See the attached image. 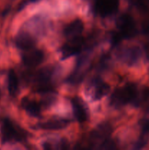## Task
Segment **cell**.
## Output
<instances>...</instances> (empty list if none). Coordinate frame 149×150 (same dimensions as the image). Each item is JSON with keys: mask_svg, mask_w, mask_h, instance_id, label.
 I'll return each instance as SVG.
<instances>
[{"mask_svg": "<svg viewBox=\"0 0 149 150\" xmlns=\"http://www.w3.org/2000/svg\"><path fill=\"white\" fill-rule=\"evenodd\" d=\"M139 93L137 86L128 83L114 91L110 97V104L114 107H121L129 103L139 102Z\"/></svg>", "mask_w": 149, "mask_h": 150, "instance_id": "obj_1", "label": "cell"}, {"mask_svg": "<svg viewBox=\"0 0 149 150\" xmlns=\"http://www.w3.org/2000/svg\"><path fill=\"white\" fill-rule=\"evenodd\" d=\"M1 135L3 143L22 142L26 137V133L8 119L2 121Z\"/></svg>", "mask_w": 149, "mask_h": 150, "instance_id": "obj_2", "label": "cell"}, {"mask_svg": "<svg viewBox=\"0 0 149 150\" xmlns=\"http://www.w3.org/2000/svg\"><path fill=\"white\" fill-rule=\"evenodd\" d=\"M116 26L124 39H131L137 35V25L130 15L124 13L117 18Z\"/></svg>", "mask_w": 149, "mask_h": 150, "instance_id": "obj_3", "label": "cell"}, {"mask_svg": "<svg viewBox=\"0 0 149 150\" xmlns=\"http://www.w3.org/2000/svg\"><path fill=\"white\" fill-rule=\"evenodd\" d=\"M116 54L120 61L129 66H133L140 61L142 57V51L137 45L124 46L119 48Z\"/></svg>", "mask_w": 149, "mask_h": 150, "instance_id": "obj_4", "label": "cell"}, {"mask_svg": "<svg viewBox=\"0 0 149 150\" xmlns=\"http://www.w3.org/2000/svg\"><path fill=\"white\" fill-rule=\"evenodd\" d=\"M118 5V0H95L94 9L99 16L106 17L116 13Z\"/></svg>", "mask_w": 149, "mask_h": 150, "instance_id": "obj_5", "label": "cell"}, {"mask_svg": "<svg viewBox=\"0 0 149 150\" xmlns=\"http://www.w3.org/2000/svg\"><path fill=\"white\" fill-rule=\"evenodd\" d=\"M83 45L84 40L80 36L69 39L68 42L64 44L61 50L62 59H65L80 53Z\"/></svg>", "mask_w": 149, "mask_h": 150, "instance_id": "obj_6", "label": "cell"}, {"mask_svg": "<svg viewBox=\"0 0 149 150\" xmlns=\"http://www.w3.org/2000/svg\"><path fill=\"white\" fill-rule=\"evenodd\" d=\"M44 57L45 54L41 50L32 48L25 51V53L22 55V60L25 65L33 67L40 64L44 60Z\"/></svg>", "mask_w": 149, "mask_h": 150, "instance_id": "obj_7", "label": "cell"}, {"mask_svg": "<svg viewBox=\"0 0 149 150\" xmlns=\"http://www.w3.org/2000/svg\"><path fill=\"white\" fill-rule=\"evenodd\" d=\"M71 103L76 120L81 123L86 122L88 119V112L86 106L83 100L77 97H75L71 100Z\"/></svg>", "mask_w": 149, "mask_h": 150, "instance_id": "obj_8", "label": "cell"}, {"mask_svg": "<svg viewBox=\"0 0 149 150\" xmlns=\"http://www.w3.org/2000/svg\"><path fill=\"white\" fill-rule=\"evenodd\" d=\"M68 125L69 121L67 120L61 118H54L44 122L39 123L37 127L42 130H56L65 128Z\"/></svg>", "mask_w": 149, "mask_h": 150, "instance_id": "obj_9", "label": "cell"}, {"mask_svg": "<svg viewBox=\"0 0 149 150\" xmlns=\"http://www.w3.org/2000/svg\"><path fill=\"white\" fill-rule=\"evenodd\" d=\"M83 23L80 19H76L69 23L64 29V34L69 39L80 37L83 30Z\"/></svg>", "mask_w": 149, "mask_h": 150, "instance_id": "obj_10", "label": "cell"}, {"mask_svg": "<svg viewBox=\"0 0 149 150\" xmlns=\"http://www.w3.org/2000/svg\"><path fill=\"white\" fill-rule=\"evenodd\" d=\"M15 44L20 49L27 51L32 49L34 46L35 40L30 34L27 32H21L16 37Z\"/></svg>", "mask_w": 149, "mask_h": 150, "instance_id": "obj_11", "label": "cell"}, {"mask_svg": "<svg viewBox=\"0 0 149 150\" xmlns=\"http://www.w3.org/2000/svg\"><path fill=\"white\" fill-rule=\"evenodd\" d=\"M21 106L29 114L34 117H38L41 114L40 104L27 98H24L21 100Z\"/></svg>", "mask_w": 149, "mask_h": 150, "instance_id": "obj_12", "label": "cell"}, {"mask_svg": "<svg viewBox=\"0 0 149 150\" xmlns=\"http://www.w3.org/2000/svg\"><path fill=\"white\" fill-rule=\"evenodd\" d=\"M91 86L93 87V98L94 100H99L110 92V86L105 82L102 81L99 79L93 80Z\"/></svg>", "mask_w": 149, "mask_h": 150, "instance_id": "obj_13", "label": "cell"}, {"mask_svg": "<svg viewBox=\"0 0 149 150\" xmlns=\"http://www.w3.org/2000/svg\"><path fill=\"white\" fill-rule=\"evenodd\" d=\"M110 133V127L108 125L103 124L102 125L99 126L96 130H93L91 133L90 139L92 142H97L108 137Z\"/></svg>", "mask_w": 149, "mask_h": 150, "instance_id": "obj_14", "label": "cell"}, {"mask_svg": "<svg viewBox=\"0 0 149 150\" xmlns=\"http://www.w3.org/2000/svg\"><path fill=\"white\" fill-rule=\"evenodd\" d=\"M7 85H8V91L10 95L15 96L18 90V79L15 72L12 69L9 70Z\"/></svg>", "mask_w": 149, "mask_h": 150, "instance_id": "obj_15", "label": "cell"}, {"mask_svg": "<svg viewBox=\"0 0 149 150\" xmlns=\"http://www.w3.org/2000/svg\"><path fill=\"white\" fill-rule=\"evenodd\" d=\"M123 39H124V38H123L122 35L119 32H112L110 35L111 43L113 46L118 45L122 41Z\"/></svg>", "mask_w": 149, "mask_h": 150, "instance_id": "obj_16", "label": "cell"}, {"mask_svg": "<svg viewBox=\"0 0 149 150\" xmlns=\"http://www.w3.org/2000/svg\"><path fill=\"white\" fill-rule=\"evenodd\" d=\"M140 125H141L142 128V133L149 136V120L145 119V120H142L140 122Z\"/></svg>", "mask_w": 149, "mask_h": 150, "instance_id": "obj_17", "label": "cell"}, {"mask_svg": "<svg viewBox=\"0 0 149 150\" xmlns=\"http://www.w3.org/2000/svg\"><path fill=\"white\" fill-rule=\"evenodd\" d=\"M101 149H114L115 148V144L113 142L111 141H105L102 144H101Z\"/></svg>", "mask_w": 149, "mask_h": 150, "instance_id": "obj_18", "label": "cell"}, {"mask_svg": "<svg viewBox=\"0 0 149 150\" xmlns=\"http://www.w3.org/2000/svg\"><path fill=\"white\" fill-rule=\"evenodd\" d=\"M29 1H31V2H35V1H37L38 0H29Z\"/></svg>", "mask_w": 149, "mask_h": 150, "instance_id": "obj_19", "label": "cell"}, {"mask_svg": "<svg viewBox=\"0 0 149 150\" xmlns=\"http://www.w3.org/2000/svg\"><path fill=\"white\" fill-rule=\"evenodd\" d=\"M0 98H1V93H0Z\"/></svg>", "mask_w": 149, "mask_h": 150, "instance_id": "obj_20", "label": "cell"}, {"mask_svg": "<svg viewBox=\"0 0 149 150\" xmlns=\"http://www.w3.org/2000/svg\"><path fill=\"white\" fill-rule=\"evenodd\" d=\"M147 1H149V0H147Z\"/></svg>", "mask_w": 149, "mask_h": 150, "instance_id": "obj_21", "label": "cell"}]
</instances>
